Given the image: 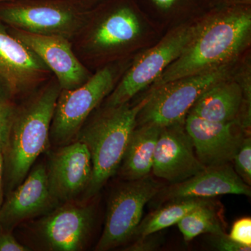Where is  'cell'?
Masks as SVG:
<instances>
[{"label": "cell", "instance_id": "f546056e", "mask_svg": "<svg viewBox=\"0 0 251 251\" xmlns=\"http://www.w3.org/2000/svg\"><path fill=\"white\" fill-rule=\"evenodd\" d=\"M85 1L87 4H90V6H94V5L98 4L100 1H103V0H82Z\"/></svg>", "mask_w": 251, "mask_h": 251}, {"label": "cell", "instance_id": "4316f807", "mask_svg": "<svg viewBox=\"0 0 251 251\" xmlns=\"http://www.w3.org/2000/svg\"><path fill=\"white\" fill-rule=\"evenodd\" d=\"M29 248L16 240L11 231L0 229V251H29Z\"/></svg>", "mask_w": 251, "mask_h": 251}, {"label": "cell", "instance_id": "277c9868", "mask_svg": "<svg viewBox=\"0 0 251 251\" xmlns=\"http://www.w3.org/2000/svg\"><path fill=\"white\" fill-rule=\"evenodd\" d=\"M140 31V18L130 0H103L92 6L72 41L73 49L90 69L121 54L138 39Z\"/></svg>", "mask_w": 251, "mask_h": 251}, {"label": "cell", "instance_id": "7402d4cb", "mask_svg": "<svg viewBox=\"0 0 251 251\" xmlns=\"http://www.w3.org/2000/svg\"><path fill=\"white\" fill-rule=\"evenodd\" d=\"M18 104L0 88V148L4 150L7 142Z\"/></svg>", "mask_w": 251, "mask_h": 251}, {"label": "cell", "instance_id": "44dd1931", "mask_svg": "<svg viewBox=\"0 0 251 251\" xmlns=\"http://www.w3.org/2000/svg\"><path fill=\"white\" fill-rule=\"evenodd\" d=\"M176 225L186 242L202 234L224 232L211 202L190 211Z\"/></svg>", "mask_w": 251, "mask_h": 251}, {"label": "cell", "instance_id": "5bb4252c", "mask_svg": "<svg viewBox=\"0 0 251 251\" xmlns=\"http://www.w3.org/2000/svg\"><path fill=\"white\" fill-rule=\"evenodd\" d=\"M57 203L50 189L47 168L38 165L6 195L0 206V229L12 231L25 220L48 214Z\"/></svg>", "mask_w": 251, "mask_h": 251}, {"label": "cell", "instance_id": "cb8c5ba5", "mask_svg": "<svg viewBox=\"0 0 251 251\" xmlns=\"http://www.w3.org/2000/svg\"><path fill=\"white\" fill-rule=\"evenodd\" d=\"M228 235L234 242L246 247H251V218H242L237 220L232 226Z\"/></svg>", "mask_w": 251, "mask_h": 251}, {"label": "cell", "instance_id": "ac0fdd59", "mask_svg": "<svg viewBox=\"0 0 251 251\" xmlns=\"http://www.w3.org/2000/svg\"><path fill=\"white\" fill-rule=\"evenodd\" d=\"M242 100V87L239 82L226 78L208 88L193 104L188 113L208 121L237 122Z\"/></svg>", "mask_w": 251, "mask_h": 251}, {"label": "cell", "instance_id": "e0dca14e", "mask_svg": "<svg viewBox=\"0 0 251 251\" xmlns=\"http://www.w3.org/2000/svg\"><path fill=\"white\" fill-rule=\"evenodd\" d=\"M223 195H251V186L246 184L229 163L206 167L191 177L168 187H163L155 196L157 204L188 198H209Z\"/></svg>", "mask_w": 251, "mask_h": 251}, {"label": "cell", "instance_id": "52a82bcc", "mask_svg": "<svg viewBox=\"0 0 251 251\" xmlns=\"http://www.w3.org/2000/svg\"><path fill=\"white\" fill-rule=\"evenodd\" d=\"M228 75L229 64L172 81L150 90V99L138 114L136 126L151 124L163 127L184 122L198 99L208 88Z\"/></svg>", "mask_w": 251, "mask_h": 251}, {"label": "cell", "instance_id": "7a4b0ae2", "mask_svg": "<svg viewBox=\"0 0 251 251\" xmlns=\"http://www.w3.org/2000/svg\"><path fill=\"white\" fill-rule=\"evenodd\" d=\"M62 88L52 76L18 104L4 155V186L8 192L23 182L47 150L56 102Z\"/></svg>", "mask_w": 251, "mask_h": 251}, {"label": "cell", "instance_id": "30bf717a", "mask_svg": "<svg viewBox=\"0 0 251 251\" xmlns=\"http://www.w3.org/2000/svg\"><path fill=\"white\" fill-rule=\"evenodd\" d=\"M53 76L44 62L0 21V88L24 99Z\"/></svg>", "mask_w": 251, "mask_h": 251}, {"label": "cell", "instance_id": "d4e9b609", "mask_svg": "<svg viewBox=\"0 0 251 251\" xmlns=\"http://www.w3.org/2000/svg\"><path fill=\"white\" fill-rule=\"evenodd\" d=\"M209 243L211 247L216 251H248L251 247H246L234 242L228 234L222 232L216 234H209Z\"/></svg>", "mask_w": 251, "mask_h": 251}, {"label": "cell", "instance_id": "9a60e30c", "mask_svg": "<svg viewBox=\"0 0 251 251\" xmlns=\"http://www.w3.org/2000/svg\"><path fill=\"white\" fill-rule=\"evenodd\" d=\"M184 125L196 156L205 168L230 163L246 136L237 122L208 121L188 113Z\"/></svg>", "mask_w": 251, "mask_h": 251}, {"label": "cell", "instance_id": "9c48e42d", "mask_svg": "<svg viewBox=\"0 0 251 251\" xmlns=\"http://www.w3.org/2000/svg\"><path fill=\"white\" fill-rule=\"evenodd\" d=\"M198 27V24L177 28L140 56L105 99L104 106L114 107L128 103L140 91L151 85L165 69L182 53Z\"/></svg>", "mask_w": 251, "mask_h": 251}, {"label": "cell", "instance_id": "2e32d148", "mask_svg": "<svg viewBox=\"0 0 251 251\" xmlns=\"http://www.w3.org/2000/svg\"><path fill=\"white\" fill-rule=\"evenodd\" d=\"M50 189L57 201H72L87 190L92 175L90 151L78 140L51 156L47 169Z\"/></svg>", "mask_w": 251, "mask_h": 251}, {"label": "cell", "instance_id": "603a6c76", "mask_svg": "<svg viewBox=\"0 0 251 251\" xmlns=\"http://www.w3.org/2000/svg\"><path fill=\"white\" fill-rule=\"evenodd\" d=\"M234 171L246 184H251V138L246 135L234 155Z\"/></svg>", "mask_w": 251, "mask_h": 251}, {"label": "cell", "instance_id": "d6986e66", "mask_svg": "<svg viewBox=\"0 0 251 251\" xmlns=\"http://www.w3.org/2000/svg\"><path fill=\"white\" fill-rule=\"evenodd\" d=\"M161 127L151 124L135 126L132 132L120 167V175L126 181L148 176Z\"/></svg>", "mask_w": 251, "mask_h": 251}, {"label": "cell", "instance_id": "6da1fadb", "mask_svg": "<svg viewBox=\"0 0 251 251\" xmlns=\"http://www.w3.org/2000/svg\"><path fill=\"white\" fill-rule=\"evenodd\" d=\"M247 5L232 4L198 24L182 53L157 77L151 90L232 62L250 39L251 13Z\"/></svg>", "mask_w": 251, "mask_h": 251}, {"label": "cell", "instance_id": "8fae6325", "mask_svg": "<svg viewBox=\"0 0 251 251\" xmlns=\"http://www.w3.org/2000/svg\"><path fill=\"white\" fill-rule=\"evenodd\" d=\"M7 29L49 68L62 90L79 87L93 74L77 58L72 41L69 39L62 36L33 34L9 26Z\"/></svg>", "mask_w": 251, "mask_h": 251}, {"label": "cell", "instance_id": "f1b7e54d", "mask_svg": "<svg viewBox=\"0 0 251 251\" xmlns=\"http://www.w3.org/2000/svg\"><path fill=\"white\" fill-rule=\"evenodd\" d=\"M229 4H249L251 0H223Z\"/></svg>", "mask_w": 251, "mask_h": 251}, {"label": "cell", "instance_id": "7c38bea8", "mask_svg": "<svg viewBox=\"0 0 251 251\" xmlns=\"http://www.w3.org/2000/svg\"><path fill=\"white\" fill-rule=\"evenodd\" d=\"M44 216L36 232L46 250L77 251L85 247L94 221L92 206L66 204Z\"/></svg>", "mask_w": 251, "mask_h": 251}, {"label": "cell", "instance_id": "8992f818", "mask_svg": "<svg viewBox=\"0 0 251 251\" xmlns=\"http://www.w3.org/2000/svg\"><path fill=\"white\" fill-rule=\"evenodd\" d=\"M118 67L107 64L85 83L59 94L50 130V141L64 145L74 141L79 130L118 82Z\"/></svg>", "mask_w": 251, "mask_h": 251}, {"label": "cell", "instance_id": "ba28073f", "mask_svg": "<svg viewBox=\"0 0 251 251\" xmlns=\"http://www.w3.org/2000/svg\"><path fill=\"white\" fill-rule=\"evenodd\" d=\"M162 188L161 183L148 175L116 188L109 199L105 226L96 250H110L134 237L145 206Z\"/></svg>", "mask_w": 251, "mask_h": 251}, {"label": "cell", "instance_id": "5b68a950", "mask_svg": "<svg viewBox=\"0 0 251 251\" xmlns=\"http://www.w3.org/2000/svg\"><path fill=\"white\" fill-rule=\"evenodd\" d=\"M92 7L82 0H9L0 3V21L27 32L72 41Z\"/></svg>", "mask_w": 251, "mask_h": 251}, {"label": "cell", "instance_id": "3957f363", "mask_svg": "<svg viewBox=\"0 0 251 251\" xmlns=\"http://www.w3.org/2000/svg\"><path fill=\"white\" fill-rule=\"evenodd\" d=\"M150 97L149 94L135 105L128 102L117 106H104L92 118L89 117L79 130L75 140L85 144L92 163V179L85 191L86 199L96 196L118 172L136 126L138 114Z\"/></svg>", "mask_w": 251, "mask_h": 251}, {"label": "cell", "instance_id": "ffe728a7", "mask_svg": "<svg viewBox=\"0 0 251 251\" xmlns=\"http://www.w3.org/2000/svg\"><path fill=\"white\" fill-rule=\"evenodd\" d=\"M210 202L209 199L188 198L166 202V205L153 211L145 219L142 220L133 237L137 239L161 232L163 229L177 224L190 211Z\"/></svg>", "mask_w": 251, "mask_h": 251}, {"label": "cell", "instance_id": "4fadbf2b", "mask_svg": "<svg viewBox=\"0 0 251 251\" xmlns=\"http://www.w3.org/2000/svg\"><path fill=\"white\" fill-rule=\"evenodd\" d=\"M184 122L161 127L153 154V174L171 184L184 181L205 168L196 156Z\"/></svg>", "mask_w": 251, "mask_h": 251}, {"label": "cell", "instance_id": "4dcf8cb0", "mask_svg": "<svg viewBox=\"0 0 251 251\" xmlns=\"http://www.w3.org/2000/svg\"><path fill=\"white\" fill-rule=\"evenodd\" d=\"M9 1V0H0V3L4 2V1Z\"/></svg>", "mask_w": 251, "mask_h": 251}, {"label": "cell", "instance_id": "83f0119b", "mask_svg": "<svg viewBox=\"0 0 251 251\" xmlns=\"http://www.w3.org/2000/svg\"><path fill=\"white\" fill-rule=\"evenodd\" d=\"M4 155H3V150L0 148V206L4 201Z\"/></svg>", "mask_w": 251, "mask_h": 251}, {"label": "cell", "instance_id": "484cf974", "mask_svg": "<svg viewBox=\"0 0 251 251\" xmlns=\"http://www.w3.org/2000/svg\"><path fill=\"white\" fill-rule=\"evenodd\" d=\"M159 232L148 234L145 237L137 238L136 241L131 245L126 248V251H156L163 244Z\"/></svg>", "mask_w": 251, "mask_h": 251}]
</instances>
